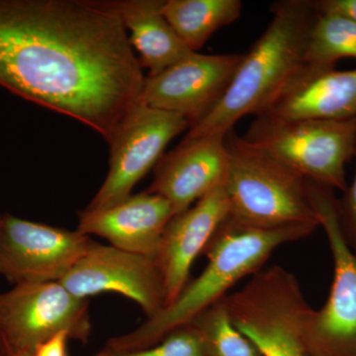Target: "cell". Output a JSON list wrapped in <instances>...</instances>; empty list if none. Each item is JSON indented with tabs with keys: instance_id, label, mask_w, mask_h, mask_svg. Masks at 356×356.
I'll return each mask as SVG.
<instances>
[{
	"instance_id": "cell-5",
	"label": "cell",
	"mask_w": 356,
	"mask_h": 356,
	"mask_svg": "<svg viewBox=\"0 0 356 356\" xmlns=\"http://www.w3.org/2000/svg\"><path fill=\"white\" fill-rule=\"evenodd\" d=\"M243 139L307 180L343 192L346 165L355 156L356 118L288 120L255 116Z\"/></svg>"
},
{
	"instance_id": "cell-24",
	"label": "cell",
	"mask_w": 356,
	"mask_h": 356,
	"mask_svg": "<svg viewBox=\"0 0 356 356\" xmlns=\"http://www.w3.org/2000/svg\"><path fill=\"white\" fill-rule=\"evenodd\" d=\"M0 356H10L3 337L0 334Z\"/></svg>"
},
{
	"instance_id": "cell-6",
	"label": "cell",
	"mask_w": 356,
	"mask_h": 356,
	"mask_svg": "<svg viewBox=\"0 0 356 356\" xmlns=\"http://www.w3.org/2000/svg\"><path fill=\"white\" fill-rule=\"evenodd\" d=\"M307 186L334 262L327 302L312 311L307 324V355L356 356V254L344 236L334 191L310 180Z\"/></svg>"
},
{
	"instance_id": "cell-8",
	"label": "cell",
	"mask_w": 356,
	"mask_h": 356,
	"mask_svg": "<svg viewBox=\"0 0 356 356\" xmlns=\"http://www.w3.org/2000/svg\"><path fill=\"white\" fill-rule=\"evenodd\" d=\"M184 117L140 103L109 144V170L88 210H103L132 195L134 187L158 165L170 140L188 130Z\"/></svg>"
},
{
	"instance_id": "cell-18",
	"label": "cell",
	"mask_w": 356,
	"mask_h": 356,
	"mask_svg": "<svg viewBox=\"0 0 356 356\" xmlns=\"http://www.w3.org/2000/svg\"><path fill=\"white\" fill-rule=\"evenodd\" d=\"M348 58H356V23L343 16L318 11L309 39L306 64L327 69Z\"/></svg>"
},
{
	"instance_id": "cell-11",
	"label": "cell",
	"mask_w": 356,
	"mask_h": 356,
	"mask_svg": "<svg viewBox=\"0 0 356 356\" xmlns=\"http://www.w3.org/2000/svg\"><path fill=\"white\" fill-rule=\"evenodd\" d=\"M67 291L81 299L99 293H119L133 300L147 318L165 306V287L156 259L93 243L62 281Z\"/></svg>"
},
{
	"instance_id": "cell-21",
	"label": "cell",
	"mask_w": 356,
	"mask_h": 356,
	"mask_svg": "<svg viewBox=\"0 0 356 356\" xmlns=\"http://www.w3.org/2000/svg\"><path fill=\"white\" fill-rule=\"evenodd\" d=\"M353 158L356 161V147ZM339 212L344 236L356 254V168L353 182L343 192V198L339 199Z\"/></svg>"
},
{
	"instance_id": "cell-3",
	"label": "cell",
	"mask_w": 356,
	"mask_h": 356,
	"mask_svg": "<svg viewBox=\"0 0 356 356\" xmlns=\"http://www.w3.org/2000/svg\"><path fill=\"white\" fill-rule=\"evenodd\" d=\"M315 229L308 226L257 229L241 224L229 215L204 250L208 264L203 273L189 280L172 304L133 332L111 337L104 348L131 351L159 343L170 332L191 324L206 309L225 298L238 281L261 271L276 248L306 238Z\"/></svg>"
},
{
	"instance_id": "cell-23",
	"label": "cell",
	"mask_w": 356,
	"mask_h": 356,
	"mask_svg": "<svg viewBox=\"0 0 356 356\" xmlns=\"http://www.w3.org/2000/svg\"><path fill=\"white\" fill-rule=\"evenodd\" d=\"M69 339L67 332H60L38 346L33 356H67V344Z\"/></svg>"
},
{
	"instance_id": "cell-9",
	"label": "cell",
	"mask_w": 356,
	"mask_h": 356,
	"mask_svg": "<svg viewBox=\"0 0 356 356\" xmlns=\"http://www.w3.org/2000/svg\"><path fill=\"white\" fill-rule=\"evenodd\" d=\"M95 241L69 231L3 215L0 222V276L15 285L60 282Z\"/></svg>"
},
{
	"instance_id": "cell-1",
	"label": "cell",
	"mask_w": 356,
	"mask_h": 356,
	"mask_svg": "<svg viewBox=\"0 0 356 356\" xmlns=\"http://www.w3.org/2000/svg\"><path fill=\"white\" fill-rule=\"evenodd\" d=\"M143 70L105 1L0 0V86L108 145L142 103Z\"/></svg>"
},
{
	"instance_id": "cell-10",
	"label": "cell",
	"mask_w": 356,
	"mask_h": 356,
	"mask_svg": "<svg viewBox=\"0 0 356 356\" xmlns=\"http://www.w3.org/2000/svg\"><path fill=\"white\" fill-rule=\"evenodd\" d=\"M242 58L243 54L193 51L161 74L146 76L142 103L184 117L193 127L222 99Z\"/></svg>"
},
{
	"instance_id": "cell-2",
	"label": "cell",
	"mask_w": 356,
	"mask_h": 356,
	"mask_svg": "<svg viewBox=\"0 0 356 356\" xmlns=\"http://www.w3.org/2000/svg\"><path fill=\"white\" fill-rule=\"evenodd\" d=\"M318 10L314 1L281 0L271 20L242 60L226 93L184 140L222 135L248 115L266 113L306 67L307 49Z\"/></svg>"
},
{
	"instance_id": "cell-7",
	"label": "cell",
	"mask_w": 356,
	"mask_h": 356,
	"mask_svg": "<svg viewBox=\"0 0 356 356\" xmlns=\"http://www.w3.org/2000/svg\"><path fill=\"white\" fill-rule=\"evenodd\" d=\"M88 299H81L60 282L15 285L0 294V334L10 356H33L60 332L88 343L91 332Z\"/></svg>"
},
{
	"instance_id": "cell-16",
	"label": "cell",
	"mask_w": 356,
	"mask_h": 356,
	"mask_svg": "<svg viewBox=\"0 0 356 356\" xmlns=\"http://www.w3.org/2000/svg\"><path fill=\"white\" fill-rule=\"evenodd\" d=\"M127 30L143 69L154 76L193 53L178 37L163 13V0L105 1Z\"/></svg>"
},
{
	"instance_id": "cell-4",
	"label": "cell",
	"mask_w": 356,
	"mask_h": 356,
	"mask_svg": "<svg viewBox=\"0 0 356 356\" xmlns=\"http://www.w3.org/2000/svg\"><path fill=\"white\" fill-rule=\"evenodd\" d=\"M226 144L228 166L222 185L229 216L257 229L320 227L305 178L248 144L234 130L227 134Z\"/></svg>"
},
{
	"instance_id": "cell-14",
	"label": "cell",
	"mask_w": 356,
	"mask_h": 356,
	"mask_svg": "<svg viewBox=\"0 0 356 356\" xmlns=\"http://www.w3.org/2000/svg\"><path fill=\"white\" fill-rule=\"evenodd\" d=\"M173 216L166 199L146 191L106 209L81 211L76 231L102 236L126 252L156 257L166 225Z\"/></svg>"
},
{
	"instance_id": "cell-19",
	"label": "cell",
	"mask_w": 356,
	"mask_h": 356,
	"mask_svg": "<svg viewBox=\"0 0 356 356\" xmlns=\"http://www.w3.org/2000/svg\"><path fill=\"white\" fill-rule=\"evenodd\" d=\"M191 324L202 334L209 356H262L234 325L226 297L206 309Z\"/></svg>"
},
{
	"instance_id": "cell-25",
	"label": "cell",
	"mask_w": 356,
	"mask_h": 356,
	"mask_svg": "<svg viewBox=\"0 0 356 356\" xmlns=\"http://www.w3.org/2000/svg\"><path fill=\"white\" fill-rule=\"evenodd\" d=\"M2 216H0V222H1Z\"/></svg>"
},
{
	"instance_id": "cell-13",
	"label": "cell",
	"mask_w": 356,
	"mask_h": 356,
	"mask_svg": "<svg viewBox=\"0 0 356 356\" xmlns=\"http://www.w3.org/2000/svg\"><path fill=\"white\" fill-rule=\"evenodd\" d=\"M229 215V201L222 184L166 225L154 257L165 287V308L186 286L193 262Z\"/></svg>"
},
{
	"instance_id": "cell-15",
	"label": "cell",
	"mask_w": 356,
	"mask_h": 356,
	"mask_svg": "<svg viewBox=\"0 0 356 356\" xmlns=\"http://www.w3.org/2000/svg\"><path fill=\"white\" fill-rule=\"evenodd\" d=\"M267 115L288 120L339 121L356 118V69L306 65Z\"/></svg>"
},
{
	"instance_id": "cell-12",
	"label": "cell",
	"mask_w": 356,
	"mask_h": 356,
	"mask_svg": "<svg viewBox=\"0 0 356 356\" xmlns=\"http://www.w3.org/2000/svg\"><path fill=\"white\" fill-rule=\"evenodd\" d=\"M227 166L226 136L182 140L159 159L147 191L166 199L175 215L179 214L224 184Z\"/></svg>"
},
{
	"instance_id": "cell-17",
	"label": "cell",
	"mask_w": 356,
	"mask_h": 356,
	"mask_svg": "<svg viewBox=\"0 0 356 356\" xmlns=\"http://www.w3.org/2000/svg\"><path fill=\"white\" fill-rule=\"evenodd\" d=\"M240 0H163V13L192 51H198L221 28L241 17Z\"/></svg>"
},
{
	"instance_id": "cell-22",
	"label": "cell",
	"mask_w": 356,
	"mask_h": 356,
	"mask_svg": "<svg viewBox=\"0 0 356 356\" xmlns=\"http://www.w3.org/2000/svg\"><path fill=\"white\" fill-rule=\"evenodd\" d=\"M314 3L318 13L336 14L356 23V0H318Z\"/></svg>"
},
{
	"instance_id": "cell-20",
	"label": "cell",
	"mask_w": 356,
	"mask_h": 356,
	"mask_svg": "<svg viewBox=\"0 0 356 356\" xmlns=\"http://www.w3.org/2000/svg\"><path fill=\"white\" fill-rule=\"evenodd\" d=\"M95 356H209L200 331L193 324L182 325L159 343L142 350L114 351L103 348Z\"/></svg>"
}]
</instances>
